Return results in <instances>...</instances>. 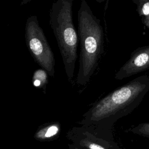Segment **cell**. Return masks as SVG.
Wrapping results in <instances>:
<instances>
[{
  "label": "cell",
  "mask_w": 149,
  "mask_h": 149,
  "mask_svg": "<svg viewBox=\"0 0 149 149\" xmlns=\"http://www.w3.org/2000/svg\"><path fill=\"white\" fill-rule=\"evenodd\" d=\"M77 22L80 55L76 81L84 86L94 74L104 54V33L100 19L94 15L86 0H81Z\"/></svg>",
  "instance_id": "obj_1"
},
{
  "label": "cell",
  "mask_w": 149,
  "mask_h": 149,
  "mask_svg": "<svg viewBox=\"0 0 149 149\" xmlns=\"http://www.w3.org/2000/svg\"><path fill=\"white\" fill-rule=\"evenodd\" d=\"M149 91V76L143 75L109 93L87 113L86 123L102 125L112 124L120 118L133 112Z\"/></svg>",
  "instance_id": "obj_2"
},
{
  "label": "cell",
  "mask_w": 149,
  "mask_h": 149,
  "mask_svg": "<svg viewBox=\"0 0 149 149\" xmlns=\"http://www.w3.org/2000/svg\"><path fill=\"white\" fill-rule=\"evenodd\" d=\"M74 0H56L49 10V23L51 27L63 61L68 80L72 81L77 58L78 33L73 20Z\"/></svg>",
  "instance_id": "obj_3"
},
{
  "label": "cell",
  "mask_w": 149,
  "mask_h": 149,
  "mask_svg": "<svg viewBox=\"0 0 149 149\" xmlns=\"http://www.w3.org/2000/svg\"><path fill=\"white\" fill-rule=\"evenodd\" d=\"M24 37L26 46L34 61L45 69L49 76H54L55 61L54 54L37 16L31 15L27 19Z\"/></svg>",
  "instance_id": "obj_4"
},
{
  "label": "cell",
  "mask_w": 149,
  "mask_h": 149,
  "mask_svg": "<svg viewBox=\"0 0 149 149\" xmlns=\"http://www.w3.org/2000/svg\"><path fill=\"white\" fill-rule=\"evenodd\" d=\"M149 69V45L139 47L132 52L130 58L115 75L116 80H122Z\"/></svg>",
  "instance_id": "obj_5"
},
{
  "label": "cell",
  "mask_w": 149,
  "mask_h": 149,
  "mask_svg": "<svg viewBox=\"0 0 149 149\" xmlns=\"http://www.w3.org/2000/svg\"><path fill=\"white\" fill-rule=\"evenodd\" d=\"M84 137H80L77 141L79 142V145L80 147H84V148L87 149H122L119 148L116 144H107V142L105 143L102 140H100L94 138L91 139L90 137L87 136V135L84 133Z\"/></svg>",
  "instance_id": "obj_6"
},
{
  "label": "cell",
  "mask_w": 149,
  "mask_h": 149,
  "mask_svg": "<svg viewBox=\"0 0 149 149\" xmlns=\"http://www.w3.org/2000/svg\"><path fill=\"white\" fill-rule=\"evenodd\" d=\"M48 73L41 68L34 71L32 76V83L36 87H41L45 90V87L48 82Z\"/></svg>",
  "instance_id": "obj_7"
},
{
  "label": "cell",
  "mask_w": 149,
  "mask_h": 149,
  "mask_svg": "<svg viewBox=\"0 0 149 149\" xmlns=\"http://www.w3.org/2000/svg\"><path fill=\"white\" fill-rule=\"evenodd\" d=\"M129 131L137 135L149 139V122H143L132 126Z\"/></svg>",
  "instance_id": "obj_8"
},
{
  "label": "cell",
  "mask_w": 149,
  "mask_h": 149,
  "mask_svg": "<svg viewBox=\"0 0 149 149\" xmlns=\"http://www.w3.org/2000/svg\"><path fill=\"white\" fill-rule=\"evenodd\" d=\"M136 5V10L140 17L149 15V0H132Z\"/></svg>",
  "instance_id": "obj_9"
},
{
  "label": "cell",
  "mask_w": 149,
  "mask_h": 149,
  "mask_svg": "<svg viewBox=\"0 0 149 149\" xmlns=\"http://www.w3.org/2000/svg\"><path fill=\"white\" fill-rule=\"evenodd\" d=\"M58 131V128L56 126H52L48 128L47 132L45 133L44 136L45 137H51L55 135Z\"/></svg>",
  "instance_id": "obj_10"
},
{
  "label": "cell",
  "mask_w": 149,
  "mask_h": 149,
  "mask_svg": "<svg viewBox=\"0 0 149 149\" xmlns=\"http://www.w3.org/2000/svg\"><path fill=\"white\" fill-rule=\"evenodd\" d=\"M143 24L149 30V15L141 17Z\"/></svg>",
  "instance_id": "obj_11"
},
{
  "label": "cell",
  "mask_w": 149,
  "mask_h": 149,
  "mask_svg": "<svg viewBox=\"0 0 149 149\" xmlns=\"http://www.w3.org/2000/svg\"><path fill=\"white\" fill-rule=\"evenodd\" d=\"M98 3H103L104 2H105V9H104V11L105 12L107 8H108V2H109V0H95Z\"/></svg>",
  "instance_id": "obj_12"
},
{
  "label": "cell",
  "mask_w": 149,
  "mask_h": 149,
  "mask_svg": "<svg viewBox=\"0 0 149 149\" xmlns=\"http://www.w3.org/2000/svg\"><path fill=\"white\" fill-rule=\"evenodd\" d=\"M32 0H22L20 2V5H24L26 4H27L28 3L30 2Z\"/></svg>",
  "instance_id": "obj_13"
},
{
  "label": "cell",
  "mask_w": 149,
  "mask_h": 149,
  "mask_svg": "<svg viewBox=\"0 0 149 149\" xmlns=\"http://www.w3.org/2000/svg\"><path fill=\"white\" fill-rule=\"evenodd\" d=\"M72 149H80V148H77L76 147H73Z\"/></svg>",
  "instance_id": "obj_14"
}]
</instances>
